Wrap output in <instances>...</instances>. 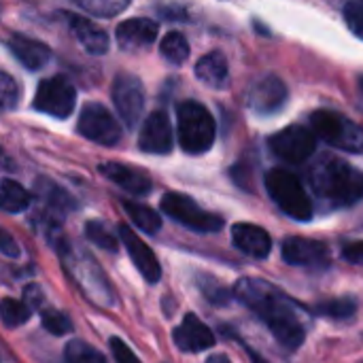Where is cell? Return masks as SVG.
Segmentation results:
<instances>
[{
	"label": "cell",
	"instance_id": "836d02e7",
	"mask_svg": "<svg viewBox=\"0 0 363 363\" xmlns=\"http://www.w3.org/2000/svg\"><path fill=\"white\" fill-rule=\"evenodd\" d=\"M0 253H2L4 257H11V259L19 257V253H21L17 240H15L4 228H0Z\"/></svg>",
	"mask_w": 363,
	"mask_h": 363
},
{
	"label": "cell",
	"instance_id": "e0dca14e",
	"mask_svg": "<svg viewBox=\"0 0 363 363\" xmlns=\"http://www.w3.org/2000/svg\"><path fill=\"white\" fill-rule=\"evenodd\" d=\"M98 170L111 183L119 185L121 189H125L134 196H147L151 191V179L138 168H130V166L117 164V162H104L98 166Z\"/></svg>",
	"mask_w": 363,
	"mask_h": 363
},
{
	"label": "cell",
	"instance_id": "d6a6232c",
	"mask_svg": "<svg viewBox=\"0 0 363 363\" xmlns=\"http://www.w3.org/2000/svg\"><path fill=\"white\" fill-rule=\"evenodd\" d=\"M108 345H111V353H113V357H115L117 363H140L138 357L132 353V349L121 338H111Z\"/></svg>",
	"mask_w": 363,
	"mask_h": 363
},
{
	"label": "cell",
	"instance_id": "f546056e",
	"mask_svg": "<svg viewBox=\"0 0 363 363\" xmlns=\"http://www.w3.org/2000/svg\"><path fill=\"white\" fill-rule=\"evenodd\" d=\"M19 100V85L15 79L0 70V113H9L17 106Z\"/></svg>",
	"mask_w": 363,
	"mask_h": 363
},
{
	"label": "cell",
	"instance_id": "74e56055",
	"mask_svg": "<svg viewBox=\"0 0 363 363\" xmlns=\"http://www.w3.org/2000/svg\"><path fill=\"white\" fill-rule=\"evenodd\" d=\"M0 162H4V153H2V149H0Z\"/></svg>",
	"mask_w": 363,
	"mask_h": 363
},
{
	"label": "cell",
	"instance_id": "d590c367",
	"mask_svg": "<svg viewBox=\"0 0 363 363\" xmlns=\"http://www.w3.org/2000/svg\"><path fill=\"white\" fill-rule=\"evenodd\" d=\"M245 351L249 353V357H251V362L253 363H268L266 359H264V357H262V355H257V353H255L251 347H247V345H245Z\"/></svg>",
	"mask_w": 363,
	"mask_h": 363
},
{
	"label": "cell",
	"instance_id": "83f0119b",
	"mask_svg": "<svg viewBox=\"0 0 363 363\" xmlns=\"http://www.w3.org/2000/svg\"><path fill=\"white\" fill-rule=\"evenodd\" d=\"M77 6H81L83 11L98 15V17H111L117 15L119 11H123L130 0H72Z\"/></svg>",
	"mask_w": 363,
	"mask_h": 363
},
{
	"label": "cell",
	"instance_id": "277c9868",
	"mask_svg": "<svg viewBox=\"0 0 363 363\" xmlns=\"http://www.w3.org/2000/svg\"><path fill=\"white\" fill-rule=\"evenodd\" d=\"M266 189L274 204L296 221H308L313 217V202L302 187L300 179L283 168H272L266 174Z\"/></svg>",
	"mask_w": 363,
	"mask_h": 363
},
{
	"label": "cell",
	"instance_id": "d4e9b609",
	"mask_svg": "<svg viewBox=\"0 0 363 363\" xmlns=\"http://www.w3.org/2000/svg\"><path fill=\"white\" fill-rule=\"evenodd\" d=\"M30 306H26L23 302L19 300H13V298H4L0 302V319L6 328H17V325H23L28 319H30Z\"/></svg>",
	"mask_w": 363,
	"mask_h": 363
},
{
	"label": "cell",
	"instance_id": "52a82bcc",
	"mask_svg": "<svg viewBox=\"0 0 363 363\" xmlns=\"http://www.w3.org/2000/svg\"><path fill=\"white\" fill-rule=\"evenodd\" d=\"M74 102H77V91H74L72 83L66 77L57 74V77L40 81L32 104L36 111H40L45 115L64 119L72 113Z\"/></svg>",
	"mask_w": 363,
	"mask_h": 363
},
{
	"label": "cell",
	"instance_id": "44dd1931",
	"mask_svg": "<svg viewBox=\"0 0 363 363\" xmlns=\"http://www.w3.org/2000/svg\"><path fill=\"white\" fill-rule=\"evenodd\" d=\"M228 60L219 51H211L196 64V77L208 87H223L228 83Z\"/></svg>",
	"mask_w": 363,
	"mask_h": 363
},
{
	"label": "cell",
	"instance_id": "9a60e30c",
	"mask_svg": "<svg viewBox=\"0 0 363 363\" xmlns=\"http://www.w3.org/2000/svg\"><path fill=\"white\" fill-rule=\"evenodd\" d=\"M174 345L185 353H200L215 345V334L196 315H187L174 330Z\"/></svg>",
	"mask_w": 363,
	"mask_h": 363
},
{
	"label": "cell",
	"instance_id": "ba28073f",
	"mask_svg": "<svg viewBox=\"0 0 363 363\" xmlns=\"http://www.w3.org/2000/svg\"><path fill=\"white\" fill-rule=\"evenodd\" d=\"M77 130L87 140L96 145H104V147H113L121 138V128L117 119L108 113V108H104L98 102H91L81 111Z\"/></svg>",
	"mask_w": 363,
	"mask_h": 363
},
{
	"label": "cell",
	"instance_id": "3957f363",
	"mask_svg": "<svg viewBox=\"0 0 363 363\" xmlns=\"http://www.w3.org/2000/svg\"><path fill=\"white\" fill-rule=\"evenodd\" d=\"M177 119H179V143L183 151L191 155H200L213 147L217 128L206 106L194 100L181 102L177 106Z\"/></svg>",
	"mask_w": 363,
	"mask_h": 363
},
{
	"label": "cell",
	"instance_id": "cb8c5ba5",
	"mask_svg": "<svg viewBox=\"0 0 363 363\" xmlns=\"http://www.w3.org/2000/svg\"><path fill=\"white\" fill-rule=\"evenodd\" d=\"M164 60H168L170 64H183L189 57V43L181 32H170L164 36L162 47H160Z\"/></svg>",
	"mask_w": 363,
	"mask_h": 363
},
{
	"label": "cell",
	"instance_id": "7c38bea8",
	"mask_svg": "<svg viewBox=\"0 0 363 363\" xmlns=\"http://www.w3.org/2000/svg\"><path fill=\"white\" fill-rule=\"evenodd\" d=\"M119 238H121V242H123L128 255L132 257L134 266H136L138 272L143 274V279H145L147 283H157L160 277H162V268H160V264H157L155 253L136 236V232H132V230H130L128 225H123V223L119 225Z\"/></svg>",
	"mask_w": 363,
	"mask_h": 363
},
{
	"label": "cell",
	"instance_id": "f35d334b",
	"mask_svg": "<svg viewBox=\"0 0 363 363\" xmlns=\"http://www.w3.org/2000/svg\"><path fill=\"white\" fill-rule=\"evenodd\" d=\"M0 15H2V4H0Z\"/></svg>",
	"mask_w": 363,
	"mask_h": 363
},
{
	"label": "cell",
	"instance_id": "7a4b0ae2",
	"mask_svg": "<svg viewBox=\"0 0 363 363\" xmlns=\"http://www.w3.org/2000/svg\"><path fill=\"white\" fill-rule=\"evenodd\" d=\"M311 179L315 191L332 206H353L363 198V172L340 157H323Z\"/></svg>",
	"mask_w": 363,
	"mask_h": 363
},
{
	"label": "cell",
	"instance_id": "603a6c76",
	"mask_svg": "<svg viewBox=\"0 0 363 363\" xmlns=\"http://www.w3.org/2000/svg\"><path fill=\"white\" fill-rule=\"evenodd\" d=\"M123 208H125L128 217L134 221V225H136L138 230H143V232H147V234L160 232L162 219H160V215H157L153 208L143 206V204H136V202H130V200L123 202Z\"/></svg>",
	"mask_w": 363,
	"mask_h": 363
},
{
	"label": "cell",
	"instance_id": "8fae6325",
	"mask_svg": "<svg viewBox=\"0 0 363 363\" xmlns=\"http://www.w3.org/2000/svg\"><path fill=\"white\" fill-rule=\"evenodd\" d=\"M138 147L145 153L153 155H166L172 151V125L164 111H155L145 119L138 136Z\"/></svg>",
	"mask_w": 363,
	"mask_h": 363
},
{
	"label": "cell",
	"instance_id": "484cf974",
	"mask_svg": "<svg viewBox=\"0 0 363 363\" xmlns=\"http://www.w3.org/2000/svg\"><path fill=\"white\" fill-rule=\"evenodd\" d=\"M64 355H66L68 363H106L102 353H98L91 345H87L83 340H70L66 345Z\"/></svg>",
	"mask_w": 363,
	"mask_h": 363
},
{
	"label": "cell",
	"instance_id": "8d00e7d4",
	"mask_svg": "<svg viewBox=\"0 0 363 363\" xmlns=\"http://www.w3.org/2000/svg\"><path fill=\"white\" fill-rule=\"evenodd\" d=\"M206 363H230V359H228L225 355H213Z\"/></svg>",
	"mask_w": 363,
	"mask_h": 363
},
{
	"label": "cell",
	"instance_id": "6da1fadb",
	"mask_svg": "<svg viewBox=\"0 0 363 363\" xmlns=\"http://www.w3.org/2000/svg\"><path fill=\"white\" fill-rule=\"evenodd\" d=\"M236 298L251 308L272 332V336L289 351L304 345L306 328L298 315V306L274 285L262 279H240L234 287Z\"/></svg>",
	"mask_w": 363,
	"mask_h": 363
},
{
	"label": "cell",
	"instance_id": "e575fe53",
	"mask_svg": "<svg viewBox=\"0 0 363 363\" xmlns=\"http://www.w3.org/2000/svg\"><path fill=\"white\" fill-rule=\"evenodd\" d=\"M342 257H345L349 264L363 266V240H357V242H349V245L342 249Z\"/></svg>",
	"mask_w": 363,
	"mask_h": 363
},
{
	"label": "cell",
	"instance_id": "4316f807",
	"mask_svg": "<svg viewBox=\"0 0 363 363\" xmlns=\"http://www.w3.org/2000/svg\"><path fill=\"white\" fill-rule=\"evenodd\" d=\"M85 236L100 249H106L111 253H115L119 249V240L115 238V234L102 223V221H89L85 223Z\"/></svg>",
	"mask_w": 363,
	"mask_h": 363
},
{
	"label": "cell",
	"instance_id": "4dcf8cb0",
	"mask_svg": "<svg viewBox=\"0 0 363 363\" xmlns=\"http://www.w3.org/2000/svg\"><path fill=\"white\" fill-rule=\"evenodd\" d=\"M40 319H43V328L47 332L55 334V336H62V334L70 332V328H72L70 319L64 313L55 311V308H45L43 315H40Z\"/></svg>",
	"mask_w": 363,
	"mask_h": 363
},
{
	"label": "cell",
	"instance_id": "9c48e42d",
	"mask_svg": "<svg viewBox=\"0 0 363 363\" xmlns=\"http://www.w3.org/2000/svg\"><path fill=\"white\" fill-rule=\"evenodd\" d=\"M113 102H115V108L119 113V117L125 121V125L130 130L136 128L140 115H143V108H145V89H143V83L134 77V74H117L115 81H113Z\"/></svg>",
	"mask_w": 363,
	"mask_h": 363
},
{
	"label": "cell",
	"instance_id": "5bb4252c",
	"mask_svg": "<svg viewBox=\"0 0 363 363\" xmlns=\"http://www.w3.org/2000/svg\"><path fill=\"white\" fill-rule=\"evenodd\" d=\"M157 23L147 17H136V19H125L117 26V43L123 51H138L157 38Z\"/></svg>",
	"mask_w": 363,
	"mask_h": 363
},
{
	"label": "cell",
	"instance_id": "8992f818",
	"mask_svg": "<svg viewBox=\"0 0 363 363\" xmlns=\"http://www.w3.org/2000/svg\"><path fill=\"white\" fill-rule=\"evenodd\" d=\"M162 211L170 219H174L177 223H181L194 232H219L223 228L221 217L206 213L191 198H187L183 194H166L162 198Z\"/></svg>",
	"mask_w": 363,
	"mask_h": 363
},
{
	"label": "cell",
	"instance_id": "5b68a950",
	"mask_svg": "<svg viewBox=\"0 0 363 363\" xmlns=\"http://www.w3.org/2000/svg\"><path fill=\"white\" fill-rule=\"evenodd\" d=\"M311 123L315 134L328 145L349 153H363V128L345 115L321 108L311 115Z\"/></svg>",
	"mask_w": 363,
	"mask_h": 363
},
{
	"label": "cell",
	"instance_id": "2e32d148",
	"mask_svg": "<svg viewBox=\"0 0 363 363\" xmlns=\"http://www.w3.org/2000/svg\"><path fill=\"white\" fill-rule=\"evenodd\" d=\"M232 240L238 251L255 259H266L272 249L270 234L264 228L253 225V223H236L232 228Z\"/></svg>",
	"mask_w": 363,
	"mask_h": 363
},
{
	"label": "cell",
	"instance_id": "ac0fdd59",
	"mask_svg": "<svg viewBox=\"0 0 363 363\" xmlns=\"http://www.w3.org/2000/svg\"><path fill=\"white\" fill-rule=\"evenodd\" d=\"M68 26L72 28L77 40L81 43V47L91 53V55H102L108 51V34L98 26L94 23L91 19L87 17H81V15H74V13H64Z\"/></svg>",
	"mask_w": 363,
	"mask_h": 363
},
{
	"label": "cell",
	"instance_id": "7402d4cb",
	"mask_svg": "<svg viewBox=\"0 0 363 363\" xmlns=\"http://www.w3.org/2000/svg\"><path fill=\"white\" fill-rule=\"evenodd\" d=\"M30 194L26 191V187H21L17 181L4 179L0 183V211L4 213H21L30 206Z\"/></svg>",
	"mask_w": 363,
	"mask_h": 363
},
{
	"label": "cell",
	"instance_id": "1f68e13d",
	"mask_svg": "<svg viewBox=\"0 0 363 363\" xmlns=\"http://www.w3.org/2000/svg\"><path fill=\"white\" fill-rule=\"evenodd\" d=\"M345 21L351 32L363 40V0H349L345 6Z\"/></svg>",
	"mask_w": 363,
	"mask_h": 363
},
{
	"label": "cell",
	"instance_id": "d6986e66",
	"mask_svg": "<svg viewBox=\"0 0 363 363\" xmlns=\"http://www.w3.org/2000/svg\"><path fill=\"white\" fill-rule=\"evenodd\" d=\"M325 257L328 249L319 240L294 236L283 242V259L291 266H315L325 262Z\"/></svg>",
	"mask_w": 363,
	"mask_h": 363
},
{
	"label": "cell",
	"instance_id": "4fadbf2b",
	"mask_svg": "<svg viewBox=\"0 0 363 363\" xmlns=\"http://www.w3.org/2000/svg\"><path fill=\"white\" fill-rule=\"evenodd\" d=\"M285 100H287V87L277 77H266L259 83H255L247 98L249 106L257 115H272V113L281 111Z\"/></svg>",
	"mask_w": 363,
	"mask_h": 363
},
{
	"label": "cell",
	"instance_id": "ffe728a7",
	"mask_svg": "<svg viewBox=\"0 0 363 363\" xmlns=\"http://www.w3.org/2000/svg\"><path fill=\"white\" fill-rule=\"evenodd\" d=\"M6 47L11 49V53L28 70H38V68L47 66L49 60H51V49L45 43L36 40V38H28V36H21V34H13L6 40Z\"/></svg>",
	"mask_w": 363,
	"mask_h": 363
},
{
	"label": "cell",
	"instance_id": "f1b7e54d",
	"mask_svg": "<svg viewBox=\"0 0 363 363\" xmlns=\"http://www.w3.org/2000/svg\"><path fill=\"white\" fill-rule=\"evenodd\" d=\"M357 304L349 298H338V300H330L317 306V313L321 317H332V319H349L355 313Z\"/></svg>",
	"mask_w": 363,
	"mask_h": 363
},
{
	"label": "cell",
	"instance_id": "30bf717a",
	"mask_svg": "<svg viewBox=\"0 0 363 363\" xmlns=\"http://www.w3.org/2000/svg\"><path fill=\"white\" fill-rule=\"evenodd\" d=\"M317 147V138L311 130L302 125H289L281 132H277L270 138V149L274 155L289 164H302L306 162Z\"/></svg>",
	"mask_w": 363,
	"mask_h": 363
}]
</instances>
